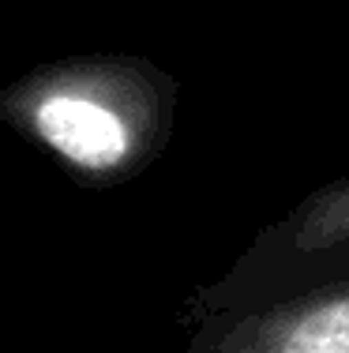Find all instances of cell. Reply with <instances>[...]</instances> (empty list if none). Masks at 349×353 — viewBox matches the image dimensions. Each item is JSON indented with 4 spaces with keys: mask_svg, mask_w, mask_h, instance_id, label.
<instances>
[{
    "mask_svg": "<svg viewBox=\"0 0 349 353\" xmlns=\"http://www.w3.org/2000/svg\"><path fill=\"white\" fill-rule=\"evenodd\" d=\"M349 256V173L319 184L278 222L263 225L226 274L199 285L188 305H226L301 282L323 259Z\"/></svg>",
    "mask_w": 349,
    "mask_h": 353,
    "instance_id": "3957f363",
    "label": "cell"
},
{
    "mask_svg": "<svg viewBox=\"0 0 349 353\" xmlns=\"http://www.w3.org/2000/svg\"><path fill=\"white\" fill-rule=\"evenodd\" d=\"M184 353H349V256L226 305H184Z\"/></svg>",
    "mask_w": 349,
    "mask_h": 353,
    "instance_id": "7a4b0ae2",
    "label": "cell"
},
{
    "mask_svg": "<svg viewBox=\"0 0 349 353\" xmlns=\"http://www.w3.org/2000/svg\"><path fill=\"white\" fill-rule=\"evenodd\" d=\"M177 102V75L151 57L83 53L0 87V128L56 158L83 188H116L165 154Z\"/></svg>",
    "mask_w": 349,
    "mask_h": 353,
    "instance_id": "6da1fadb",
    "label": "cell"
}]
</instances>
